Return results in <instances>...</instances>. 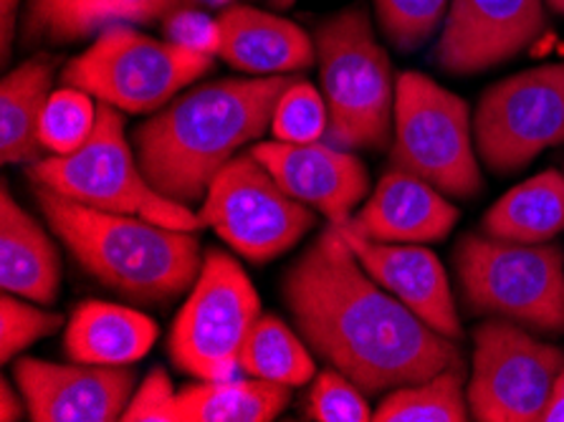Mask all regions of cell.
<instances>
[{
    "mask_svg": "<svg viewBox=\"0 0 564 422\" xmlns=\"http://www.w3.org/2000/svg\"><path fill=\"white\" fill-rule=\"evenodd\" d=\"M56 76V58L36 54L15 66L0 84V160L6 165H31L44 158L39 127L51 84Z\"/></svg>",
    "mask_w": 564,
    "mask_h": 422,
    "instance_id": "cell-22",
    "label": "cell"
},
{
    "mask_svg": "<svg viewBox=\"0 0 564 422\" xmlns=\"http://www.w3.org/2000/svg\"><path fill=\"white\" fill-rule=\"evenodd\" d=\"M306 418L316 422H367L372 420V410L365 392L349 377L339 369H324L314 375Z\"/></svg>",
    "mask_w": 564,
    "mask_h": 422,
    "instance_id": "cell-30",
    "label": "cell"
},
{
    "mask_svg": "<svg viewBox=\"0 0 564 422\" xmlns=\"http://www.w3.org/2000/svg\"><path fill=\"white\" fill-rule=\"evenodd\" d=\"M238 369L259 380L286 387H302L316 375L306 344L273 314L256 318L238 355Z\"/></svg>",
    "mask_w": 564,
    "mask_h": 422,
    "instance_id": "cell-25",
    "label": "cell"
},
{
    "mask_svg": "<svg viewBox=\"0 0 564 422\" xmlns=\"http://www.w3.org/2000/svg\"><path fill=\"white\" fill-rule=\"evenodd\" d=\"M216 3H220V6H228V3H236V0H216Z\"/></svg>",
    "mask_w": 564,
    "mask_h": 422,
    "instance_id": "cell-39",
    "label": "cell"
},
{
    "mask_svg": "<svg viewBox=\"0 0 564 422\" xmlns=\"http://www.w3.org/2000/svg\"><path fill=\"white\" fill-rule=\"evenodd\" d=\"M337 230L382 289L398 296L443 337L453 342L464 337L448 275L438 256L423 248V244H380L347 226H337Z\"/></svg>",
    "mask_w": 564,
    "mask_h": 422,
    "instance_id": "cell-16",
    "label": "cell"
},
{
    "mask_svg": "<svg viewBox=\"0 0 564 422\" xmlns=\"http://www.w3.org/2000/svg\"><path fill=\"white\" fill-rule=\"evenodd\" d=\"M23 402L25 400L13 392L11 382H8L3 377V382H0V420H3V422L21 420L23 410H29V408H23Z\"/></svg>",
    "mask_w": 564,
    "mask_h": 422,
    "instance_id": "cell-35",
    "label": "cell"
},
{
    "mask_svg": "<svg viewBox=\"0 0 564 422\" xmlns=\"http://www.w3.org/2000/svg\"><path fill=\"white\" fill-rule=\"evenodd\" d=\"M218 56L253 76L306 72L316 58L310 33L276 13L251 6H228L218 15Z\"/></svg>",
    "mask_w": 564,
    "mask_h": 422,
    "instance_id": "cell-18",
    "label": "cell"
},
{
    "mask_svg": "<svg viewBox=\"0 0 564 422\" xmlns=\"http://www.w3.org/2000/svg\"><path fill=\"white\" fill-rule=\"evenodd\" d=\"M564 230V170H544L497 201L484 215V236L511 244H550Z\"/></svg>",
    "mask_w": 564,
    "mask_h": 422,
    "instance_id": "cell-23",
    "label": "cell"
},
{
    "mask_svg": "<svg viewBox=\"0 0 564 422\" xmlns=\"http://www.w3.org/2000/svg\"><path fill=\"white\" fill-rule=\"evenodd\" d=\"M281 291L314 355L365 394L425 382L464 361L456 342L380 289L337 226L322 230L306 248Z\"/></svg>",
    "mask_w": 564,
    "mask_h": 422,
    "instance_id": "cell-1",
    "label": "cell"
},
{
    "mask_svg": "<svg viewBox=\"0 0 564 422\" xmlns=\"http://www.w3.org/2000/svg\"><path fill=\"white\" fill-rule=\"evenodd\" d=\"M474 119L458 94L431 76L405 72L395 82L390 165L408 170L435 191L474 201L484 191L474 152Z\"/></svg>",
    "mask_w": 564,
    "mask_h": 422,
    "instance_id": "cell-8",
    "label": "cell"
},
{
    "mask_svg": "<svg viewBox=\"0 0 564 422\" xmlns=\"http://www.w3.org/2000/svg\"><path fill=\"white\" fill-rule=\"evenodd\" d=\"M458 215L456 205L431 183L392 167L347 228L380 244H435L456 228Z\"/></svg>",
    "mask_w": 564,
    "mask_h": 422,
    "instance_id": "cell-17",
    "label": "cell"
},
{
    "mask_svg": "<svg viewBox=\"0 0 564 422\" xmlns=\"http://www.w3.org/2000/svg\"><path fill=\"white\" fill-rule=\"evenodd\" d=\"M124 422H181L177 392L162 367H155L137 387L130 404L122 412Z\"/></svg>",
    "mask_w": 564,
    "mask_h": 422,
    "instance_id": "cell-32",
    "label": "cell"
},
{
    "mask_svg": "<svg viewBox=\"0 0 564 422\" xmlns=\"http://www.w3.org/2000/svg\"><path fill=\"white\" fill-rule=\"evenodd\" d=\"M292 400V387L253 380H200L177 392L181 422H271Z\"/></svg>",
    "mask_w": 564,
    "mask_h": 422,
    "instance_id": "cell-24",
    "label": "cell"
},
{
    "mask_svg": "<svg viewBox=\"0 0 564 422\" xmlns=\"http://www.w3.org/2000/svg\"><path fill=\"white\" fill-rule=\"evenodd\" d=\"M329 129V109L324 94L314 89L310 82L296 79L279 99L271 119L273 140L289 144L322 142Z\"/></svg>",
    "mask_w": 564,
    "mask_h": 422,
    "instance_id": "cell-28",
    "label": "cell"
},
{
    "mask_svg": "<svg viewBox=\"0 0 564 422\" xmlns=\"http://www.w3.org/2000/svg\"><path fill=\"white\" fill-rule=\"evenodd\" d=\"M195 0H29L23 41L74 43L117 23H155Z\"/></svg>",
    "mask_w": 564,
    "mask_h": 422,
    "instance_id": "cell-20",
    "label": "cell"
},
{
    "mask_svg": "<svg viewBox=\"0 0 564 422\" xmlns=\"http://www.w3.org/2000/svg\"><path fill=\"white\" fill-rule=\"evenodd\" d=\"M474 142L494 175L524 170L564 144V64L527 68L489 86L474 115Z\"/></svg>",
    "mask_w": 564,
    "mask_h": 422,
    "instance_id": "cell-12",
    "label": "cell"
},
{
    "mask_svg": "<svg viewBox=\"0 0 564 422\" xmlns=\"http://www.w3.org/2000/svg\"><path fill=\"white\" fill-rule=\"evenodd\" d=\"M62 326V314L41 312L15 294L0 299V359L11 361L39 339L51 337Z\"/></svg>",
    "mask_w": 564,
    "mask_h": 422,
    "instance_id": "cell-31",
    "label": "cell"
},
{
    "mask_svg": "<svg viewBox=\"0 0 564 422\" xmlns=\"http://www.w3.org/2000/svg\"><path fill=\"white\" fill-rule=\"evenodd\" d=\"M210 66V54L117 23L66 64L62 82L127 115H155Z\"/></svg>",
    "mask_w": 564,
    "mask_h": 422,
    "instance_id": "cell-7",
    "label": "cell"
},
{
    "mask_svg": "<svg viewBox=\"0 0 564 422\" xmlns=\"http://www.w3.org/2000/svg\"><path fill=\"white\" fill-rule=\"evenodd\" d=\"M15 385L33 422H115L132 400L134 372L124 367L54 365L23 357Z\"/></svg>",
    "mask_w": 564,
    "mask_h": 422,
    "instance_id": "cell-14",
    "label": "cell"
},
{
    "mask_svg": "<svg viewBox=\"0 0 564 422\" xmlns=\"http://www.w3.org/2000/svg\"><path fill=\"white\" fill-rule=\"evenodd\" d=\"M158 337V324L137 309L84 301L68 318L64 349L79 365L127 367L148 355Z\"/></svg>",
    "mask_w": 564,
    "mask_h": 422,
    "instance_id": "cell-21",
    "label": "cell"
},
{
    "mask_svg": "<svg viewBox=\"0 0 564 422\" xmlns=\"http://www.w3.org/2000/svg\"><path fill=\"white\" fill-rule=\"evenodd\" d=\"M33 195L48 228L101 286L140 304H167L198 279L205 256L195 230L89 208L44 185H33Z\"/></svg>",
    "mask_w": 564,
    "mask_h": 422,
    "instance_id": "cell-3",
    "label": "cell"
},
{
    "mask_svg": "<svg viewBox=\"0 0 564 422\" xmlns=\"http://www.w3.org/2000/svg\"><path fill=\"white\" fill-rule=\"evenodd\" d=\"M261 301L241 263L210 248L170 332V359L198 380H230Z\"/></svg>",
    "mask_w": 564,
    "mask_h": 422,
    "instance_id": "cell-9",
    "label": "cell"
},
{
    "mask_svg": "<svg viewBox=\"0 0 564 422\" xmlns=\"http://www.w3.org/2000/svg\"><path fill=\"white\" fill-rule=\"evenodd\" d=\"M97 122V105L87 91L64 86L51 91L44 115H41L39 137L51 154H72L89 140Z\"/></svg>",
    "mask_w": 564,
    "mask_h": 422,
    "instance_id": "cell-27",
    "label": "cell"
},
{
    "mask_svg": "<svg viewBox=\"0 0 564 422\" xmlns=\"http://www.w3.org/2000/svg\"><path fill=\"white\" fill-rule=\"evenodd\" d=\"M165 31H167V41L181 43V46H187L193 51H200V54L218 56V46H220L218 19L210 21L208 15L200 11H193L191 6L170 13L165 19Z\"/></svg>",
    "mask_w": 564,
    "mask_h": 422,
    "instance_id": "cell-33",
    "label": "cell"
},
{
    "mask_svg": "<svg viewBox=\"0 0 564 422\" xmlns=\"http://www.w3.org/2000/svg\"><path fill=\"white\" fill-rule=\"evenodd\" d=\"M464 361L431 380L392 390L372 412L378 422H466L471 415L464 390Z\"/></svg>",
    "mask_w": 564,
    "mask_h": 422,
    "instance_id": "cell-26",
    "label": "cell"
},
{
    "mask_svg": "<svg viewBox=\"0 0 564 422\" xmlns=\"http://www.w3.org/2000/svg\"><path fill=\"white\" fill-rule=\"evenodd\" d=\"M21 0H0V41H3V62L11 56V43L15 36V19H19Z\"/></svg>",
    "mask_w": 564,
    "mask_h": 422,
    "instance_id": "cell-34",
    "label": "cell"
},
{
    "mask_svg": "<svg viewBox=\"0 0 564 422\" xmlns=\"http://www.w3.org/2000/svg\"><path fill=\"white\" fill-rule=\"evenodd\" d=\"M314 46L329 109L327 140L345 150L390 148L395 82L367 8L349 6L324 21Z\"/></svg>",
    "mask_w": 564,
    "mask_h": 422,
    "instance_id": "cell-4",
    "label": "cell"
},
{
    "mask_svg": "<svg viewBox=\"0 0 564 422\" xmlns=\"http://www.w3.org/2000/svg\"><path fill=\"white\" fill-rule=\"evenodd\" d=\"M251 154L273 180L310 208L327 215L332 226H347L370 193V175L360 158L337 144L261 142Z\"/></svg>",
    "mask_w": 564,
    "mask_h": 422,
    "instance_id": "cell-15",
    "label": "cell"
},
{
    "mask_svg": "<svg viewBox=\"0 0 564 422\" xmlns=\"http://www.w3.org/2000/svg\"><path fill=\"white\" fill-rule=\"evenodd\" d=\"M542 422H564V369H562V375H560L557 392H554L550 408L544 410Z\"/></svg>",
    "mask_w": 564,
    "mask_h": 422,
    "instance_id": "cell-36",
    "label": "cell"
},
{
    "mask_svg": "<svg viewBox=\"0 0 564 422\" xmlns=\"http://www.w3.org/2000/svg\"><path fill=\"white\" fill-rule=\"evenodd\" d=\"M198 213L205 226L253 263L292 251L316 223L310 205L294 201L251 152L236 154L213 177Z\"/></svg>",
    "mask_w": 564,
    "mask_h": 422,
    "instance_id": "cell-11",
    "label": "cell"
},
{
    "mask_svg": "<svg viewBox=\"0 0 564 422\" xmlns=\"http://www.w3.org/2000/svg\"><path fill=\"white\" fill-rule=\"evenodd\" d=\"M464 304L542 334H564V256L550 244H511L466 232L453 248Z\"/></svg>",
    "mask_w": 564,
    "mask_h": 422,
    "instance_id": "cell-6",
    "label": "cell"
},
{
    "mask_svg": "<svg viewBox=\"0 0 564 422\" xmlns=\"http://www.w3.org/2000/svg\"><path fill=\"white\" fill-rule=\"evenodd\" d=\"M564 349L532 337L509 318L474 329L468 408L478 422H536L557 392Z\"/></svg>",
    "mask_w": 564,
    "mask_h": 422,
    "instance_id": "cell-10",
    "label": "cell"
},
{
    "mask_svg": "<svg viewBox=\"0 0 564 422\" xmlns=\"http://www.w3.org/2000/svg\"><path fill=\"white\" fill-rule=\"evenodd\" d=\"M0 286L33 304H54L62 286V256L44 226L13 201L0 195Z\"/></svg>",
    "mask_w": 564,
    "mask_h": 422,
    "instance_id": "cell-19",
    "label": "cell"
},
{
    "mask_svg": "<svg viewBox=\"0 0 564 422\" xmlns=\"http://www.w3.org/2000/svg\"><path fill=\"white\" fill-rule=\"evenodd\" d=\"M269 3L273 6V8H279V11H284V8H292L296 0H269Z\"/></svg>",
    "mask_w": 564,
    "mask_h": 422,
    "instance_id": "cell-37",
    "label": "cell"
},
{
    "mask_svg": "<svg viewBox=\"0 0 564 422\" xmlns=\"http://www.w3.org/2000/svg\"><path fill=\"white\" fill-rule=\"evenodd\" d=\"M546 3H550V8H552L554 13L564 15V0H546Z\"/></svg>",
    "mask_w": 564,
    "mask_h": 422,
    "instance_id": "cell-38",
    "label": "cell"
},
{
    "mask_svg": "<svg viewBox=\"0 0 564 422\" xmlns=\"http://www.w3.org/2000/svg\"><path fill=\"white\" fill-rule=\"evenodd\" d=\"M451 0H375L380 29L392 46L415 51L448 15Z\"/></svg>",
    "mask_w": 564,
    "mask_h": 422,
    "instance_id": "cell-29",
    "label": "cell"
},
{
    "mask_svg": "<svg viewBox=\"0 0 564 422\" xmlns=\"http://www.w3.org/2000/svg\"><path fill=\"white\" fill-rule=\"evenodd\" d=\"M544 31L542 0H451L435 64L456 76L486 72L521 54Z\"/></svg>",
    "mask_w": 564,
    "mask_h": 422,
    "instance_id": "cell-13",
    "label": "cell"
},
{
    "mask_svg": "<svg viewBox=\"0 0 564 422\" xmlns=\"http://www.w3.org/2000/svg\"><path fill=\"white\" fill-rule=\"evenodd\" d=\"M25 175L33 185L72 197L89 208L134 215L175 230H203L205 220L187 205L170 201L150 185L124 140L122 111L97 105V122L89 140L72 154H51L31 162Z\"/></svg>",
    "mask_w": 564,
    "mask_h": 422,
    "instance_id": "cell-5",
    "label": "cell"
},
{
    "mask_svg": "<svg viewBox=\"0 0 564 422\" xmlns=\"http://www.w3.org/2000/svg\"><path fill=\"white\" fill-rule=\"evenodd\" d=\"M299 76H251L203 84L134 129L137 162L150 185L191 208L246 142L271 129L279 99Z\"/></svg>",
    "mask_w": 564,
    "mask_h": 422,
    "instance_id": "cell-2",
    "label": "cell"
}]
</instances>
